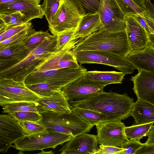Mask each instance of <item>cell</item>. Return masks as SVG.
I'll return each mask as SVG.
<instances>
[{
    "label": "cell",
    "mask_w": 154,
    "mask_h": 154,
    "mask_svg": "<svg viewBox=\"0 0 154 154\" xmlns=\"http://www.w3.org/2000/svg\"><path fill=\"white\" fill-rule=\"evenodd\" d=\"M69 102L71 107L94 110L105 116L108 121L126 119L131 116L134 103L133 98L126 94L104 91Z\"/></svg>",
    "instance_id": "obj_1"
},
{
    "label": "cell",
    "mask_w": 154,
    "mask_h": 154,
    "mask_svg": "<svg viewBox=\"0 0 154 154\" xmlns=\"http://www.w3.org/2000/svg\"><path fill=\"white\" fill-rule=\"evenodd\" d=\"M72 50L104 51L125 57L131 51L125 30L111 32L102 29L82 40Z\"/></svg>",
    "instance_id": "obj_2"
},
{
    "label": "cell",
    "mask_w": 154,
    "mask_h": 154,
    "mask_svg": "<svg viewBox=\"0 0 154 154\" xmlns=\"http://www.w3.org/2000/svg\"><path fill=\"white\" fill-rule=\"evenodd\" d=\"M57 35L44 41L22 60L15 65L0 71V77L25 82L29 75L41 63L57 51Z\"/></svg>",
    "instance_id": "obj_3"
},
{
    "label": "cell",
    "mask_w": 154,
    "mask_h": 154,
    "mask_svg": "<svg viewBox=\"0 0 154 154\" xmlns=\"http://www.w3.org/2000/svg\"><path fill=\"white\" fill-rule=\"evenodd\" d=\"M71 110L70 113L62 114L51 111L41 113L42 119L37 122L44 126L48 131L73 137L89 132L94 126Z\"/></svg>",
    "instance_id": "obj_4"
},
{
    "label": "cell",
    "mask_w": 154,
    "mask_h": 154,
    "mask_svg": "<svg viewBox=\"0 0 154 154\" xmlns=\"http://www.w3.org/2000/svg\"><path fill=\"white\" fill-rule=\"evenodd\" d=\"M87 71L81 65L77 68H66L43 71H34L26 78L25 83L26 84L47 83L60 90L83 76Z\"/></svg>",
    "instance_id": "obj_5"
},
{
    "label": "cell",
    "mask_w": 154,
    "mask_h": 154,
    "mask_svg": "<svg viewBox=\"0 0 154 154\" xmlns=\"http://www.w3.org/2000/svg\"><path fill=\"white\" fill-rule=\"evenodd\" d=\"M86 13L80 5L71 0H61L58 10L54 15L49 30L57 35L64 31L77 29Z\"/></svg>",
    "instance_id": "obj_6"
},
{
    "label": "cell",
    "mask_w": 154,
    "mask_h": 154,
    "mask_svg": "<svg viewBox=\"0 0 154 154\" xmlns=\"http://www.w3.org/2000/svg\"><path fill=\"white\" fill-rule=\"evenodd\" d=\"M73 137L71 135L47 131L25 135L14 143L13 147L22 151L54 149Z\"/></svg>",
    "instance_id": "obj_7"
},
{
    "label": "cell",
    "mask_w": 154,
    "mask_h": 154,
    "mask_svg": "<svg viewBox=\"0 0 154 154\" xmlns=\"http://www.w3.org/2000/svg\"><path fill=\"white\" fill-rule=\"evenodd\" d=\"M74 54L77 61L80 64L106 65L114 67L126 75L132 74L135 69L125 57L114 53L104 51H82Z\"/></svg>",
    "instance_id": "obj_8"
},
{
    "label": "cell",
    "mask_w": 154,
    "mask_h": 154,
    "mask_svg": "<svg viewBox=\"0 0 154 154\" xmlns=\"http://www.w3.org/2000/svg\"><path fill=\"white\" fill-rule=\"evenodd\" d=\"M44 98L28 88L25 82L0 77V105L20 102H34Z\"/></svg>",
    "instance_id": "obj_9"
},
{
    "label": "cell",
    "mask_w": 154,
    "mask_h": 154,
    "mask_svg": "<svg viewBox=\"0 0 154 154\" xmlns=\"http://www.w3.org/2000/svg\"><path fill=\"white\" fill-rule=\"evenodd\" d=\"M97 12L102 24L101 29L111 32L125 30V15L116 0H100Z\"/></svg>",
    "instance_id": "obj_10"
},
{
    "label": "cell",
    "mask_w": 154,
    "mask_h": 154,
    "mask_svg": "<svg viewBox=\"0 0 154 154\" xmlns=\"http://www.w3.org/2000/svg\"><path fill=\"white\" fill-rule=\"evenodd\" d=\"M96 126L98 143L100 145L121 148L129 141L125 134L126 126L121 120L106 121Z\"/></svg>",
    "instance_id": "obj_11"
},
{
    "label": "cell",
    "mask_w": 154,
    "mask_h": 154,
    "mask_svg": "<svg viewBox=\"0 0 154 154\" xmlns=\"http://www.w3.org/2000/svg\"><path fill=\"white\" fill-rule=\"evenodd\" d=\"M79 42V39L69 42L62 48L41 63L35 71H43L66 68L79 67L80 65L78 64L72 50Z\"/></svg>",
    "instance_id": "obj_12"
},
{
    "label": "cell",
    "mask_w": 154,
    "mask_h": 154,
    "mask_svg": "<svg viewBox=\"0 0 154 154\" xmlns=\"http://www.w3.org/2000/svg\"><path fill=\"white\" fill-rule=\"evenodd\" d=\"M25 135L18 121L10 114L0 115V152H7L12 144Z\"/></svg>",
    "instance_id": "obj_13"
},
{
    "label": "cell",
    "mask_w": 154,
    "mask_h": 154,
    "mask_svg": "<svg viewBox=\"0 0 154 154\" xmlns=\"http://www.w3.org/2000/svg\"><path fill=\"white\" fill-rule=\"evenodd\" d=\"M98 144L97 135L85 133L73 137L59 151L61 154H95Z\"/></svg>",
    "instance_id": "obj_14"
},
{
    "label": "cell",
    "mask_w": 154,
    "mask_h": 154,
    "mask_svg": "<svg viewBox=\"0 0 154 154\" xmlns=\"http://www.w3.org/2000/svg\"><path fill=\"white\" fill-rule=\"evenodd\" d=\"M104 86L87 80L82 76L61 89L69 101L80 100L89 95L103 91Z\"/></svg>",
    "instance_id": "obj_15"
},
{
    "label": "cell",
    "mask_w": 154,
    "mask_h": 154,
    "mask_svg": "<svg viewBox=\"0 0 154 154\" xmlns=\"http://www.w3.org/2000/svg\"><path fill=\"white\" fill-rule=\"evenodd\" d=\"M41 0H18L12 3L0 5V12H19L24 16V23L36 19H42L44 11Z\"/></svg>",
    "instance_id": "obj_16"
},
{
    "label": "cell",
    "mask_w": 154,
    "mask_h": 154,
    "mask_svg": "<svg viewBox=\"0 0 154 154\" xmlns=\"http://www.w3.org/2000/svg\"><path fill=\"white\" fill-rule=\"evenodd\" d=\"M125 31L131 51L130 54L143 50L149 42L146 31L131 15H125Z\"/></svg>",
    "instance_id": "obj_17"
},
{
    "label": "cell",
    "mask_w": 154,
    "mask_h": 154,
    "mask_svg": "<svg viewBox=\"0 0 154 154\" xmlns=\"http://www.w3.org/2000/svg\"><path fill=\"white\" fill-rule=\"evenodd\" d=\"M133 90L137 99L154 105V72L141 71L131 77Z\"/></svg>",
    "instance_id": "obj_18"
},
{
    "label": "cell",
    "mask_w": 154,
    "mask_h": 154,
    "mask_svg": "<svg viewBox=\"0 0 154 154\" xmlns=\"http://www.w3.org/2000/svg\"><path fill=\"white\" fill-rule=\"evenodd\" d=\"M38 112L51 111L59 114L70 113L71 108L69 101L61 90L56 91L50 96L34 102Z\"/></svg>",
    "instance_id": "obj_19"
},
{
    "label": "cell",
    "mask_w": 154,
    "mask_h": 154,
    "mask_svg": "<svg viewBox=\"0 0 154 154\" xmlns=\"http://www.w3.org/2000/svg\"><path fill=\"white\" fill-rule=\"evenodd\" d=\"M125 58L138 72H154V47L149 42L143 50L130 53Z\"/></svg>",
    "instance_id": "obj_20"
},
{
    "label": "cell",
    "mask_w": 154,
    "mask_h": 154,
    "mask_svg": "<svg viewBox=\"0 0 154 154\" xmlns=\"http://www.w3.org/2000/svg\"><path fill=\"white\" fill-rule=\"evenodd\" d=\"M30 51L23 42L0 49V71L17 63L27 56Z\"/></svg>",
    "instance_id": "obj_21"
},
{
    "label": "cell",
    "mask_w": 154,
    "mask_h": 154,
    "mask_svg": "<svg viewBox=\"0 0 154 154\" xmlns=\"http://www.w3.org/2000/svg\"><path fill=\"white\" fill-rule=\"evenodd\" d=\"M102 24L99 14L88 13L83 17L72 38L73 40H82L100 30Z\"/></svg>",
    "instance_id": "obj_22"
},
{
    "label": "cell",
    "mask_w": 154,
    "mask_h": 154,
    "mask_svg": "<svg viewBox=\"0 0 154 154\" xmlns=\"http://www.w3.org/2000/svg\"><path fill=\"white\" fill-rule=\"evenodd\" d=\"M126 74L115 71H87L83 76L85 79L104 86L112 84H121Z\"/></svg>",
    "instance_id": "obj_23"
},
{
    "label": "cell",
    "mask_w": 154,
    "mask_h": 154,
    "mask_svg": "<svg viewBox=\"0 0 154 154\" xmlns=\"http://www.w3.org/2000/svg\"><path fill=\"white\" fill-rule=\"evenodd\" d=\"M145 9L141 14L131 15L144 29L149 43L154 47V5L150 0H145Z\"/></svg>",
    "instance_id": "obj_24"
},
{
    "label": "cell",
    "mask_w": 154,
    "mask_h": 154,
    "mask_svg": "<svg viewBox=\"0 0 154 154\" xmlns=\"http://www.w3.org/2000/svg\"><path fill=\"white\" fill-rule=\"evenodd\" d=\"M131 116L136 124L154 123V105L140 99L134 103Z\"/></svg>",
    "instance_id": "obj_25"
},
{
    "label": "cell",
    "mask_w": 154,
    "mask_h": 154,
    "mask_svg": "<svg viewBox=\"0 0 154 154\" xmlns=\"http://www.w3.org/2000/svg\"><path fill=\"white\" fill-rule=\"evenodd\" d=\"M71 108L78 115L93 126L101 122L108 121L105 116L94 110L78 107Z\"/></svg>",
    "instance_id": "obj_26"
},
{
    "label": "cell",
    "mask_w": 154,
    "mask_h": 154,
    "mask_svg": "<svg viewBox=\"0 0 154 154\" xmlns=\"http://www.w3.org/2000/svg\"><path fill=\"white\" fill-rule=\"evenodd\" d=\"M51 35L48 30H34L31 33L23 42L26 47L31 51L40 45L44 41L50 38Z\"/></svg>",
    "instance_id": "obj_27"
},
{
    "label": "cell",
    "mask_w": 154,
    "mask_h": 154,
    "mask_svg": "<svg viewBox=\"0 0 154 154\" xmlns=\"http://www.w3.org/2000/svg\"><path fill=\"white\" fill-rule=\"evenodd\" d=\"M2 106L3 112L11 114L16 112L30 111L38 112L34 102H20L8 103Z\"/></svg>",
    "instance_id": "obj_28"
},
{
    "label": "cell",
    "mask_w": 154,
    "mask_h": 154,
    "mask_svg": "<svg viewBox=\"0 0 154 154\" xmlns=\"http://www.w3.org/2000/svg\"><path fill=\"white\" fill-rule=\"evenodd\" d=\"M154 122L143 124H136L130 126L126 127L125 133L129 140H140L146 136L149 130L153 125Z\"/></svg>",
    "instance_id": "obj_29"
},
{
    "label": "cell",
    "mask_w": 154,
    "mask_h": 154,
    "mask_svg": "<svg viewBox=\"0 0 154 154\" xmlns=\"http://www.w3.org/2000/svg\"><path fill=\"white\" fill-rule=\"evenodd\" d=\"M34 30L35 29L32 25L10 38L0 42V49L10 47L23 43L29 34Z\"/></svg>",
    "instance_id": "obj_30"
},
{
    "label": "cell",
    "mask_w": 154,
    "mask_h": 154,
    "mask_svg": "<svg viewBox=\"0 0 154 154\" xmlns=\"http://www.w3.org/2000/svg\"><path fill=\"white\" fill-rule=\"evenodd\" d=\"M23 17V14L18 11L0 12V20L3 22L8 28L25 23Z\"/></svg>",
    "instance_id": "obj_31"
},
{
    "label": "cell",
    "mask_w": 154,
    "mask_h": 154,
    "mask_svg": "<svg viewBox=\"0 0 154 154\" xmlns=\"http://www.w3.org/2000/svg\"><path fill=\"white\" fill-rule=\"evenodd\" d=\"M26 85L27 87L31 91L44 98L49 97L56 91L60 90L50 84L47 83H38Z\"/></svg>",
    "instance_id": "obj_32"
},
{
    "label": "cell",
    "mask_w": 154,
    "mask_h": 154,
    "mask_svg": "<svg viewBox=\"0 0 154 154\" xmlns=\"http://www.w3.org/2000/svg\"><path fill=\"white\" fill-rule=\"evenodd\" d=\"M61 0H44L42 7L43 10L45 18L50 24L57 11Z\"/></svg>",
    "instance_id": "obj_33"
},
{
    "label": "cell",
    "mask_w": 154,
    "mask_h": 154,
    "mask_svg": "<svg viewBox=\"0 0 154 154\" xmlns=\"http://www.w3.org/2000/svg\"><path fill=\"white\" fill-rule=\"evenodd\" d=\"M125 15L141 14L143 11L133 0H116Z\"/></svg>",
    "instance_id": "obj_34"
},
{
    "label": "cell",
    "mask_w": 154,
    "mask_h": 154,
    "mask_svg": "<svg viewBox=\"0 0 154 154\" xmlns=\"http://www.w3.org/2000/svg\"><path fill=\"white\" fill-rule=\"evenodd\" d=\"M25 135H29L47 131L45 127L35 122L18 121Z\"/></svg>",
    "instance_id": "obj_35"
},
{
    "label": "cell",
    "mask_w": 154,
    "mask_h": 154,
    "mask_svg": "<svg viewBox=\"0 0 154 154\" xmlns=\"http://www.w3.org/2000/svg\"><path fill=\"white\" fill-rule=\"evenodd\" d=\"M10 115L18 121L37 122L39 121L42 118L41 114L38 112L19 111L15 112Z\"/></svg>",
    "instance_id": "obj_36"
},
{
    "label": "cell",
    "mask_w": 154,
    "mask_h": 154,
    "mask_svg": "<svg viewBox=\"0 0 154 154\" xmlns=\"http://www.w3.org/2000/svg\"><path fill=\"white\" fill-rule=\"evenodd\" d=\"M76 29L66 30L59 33L57 35V43L56 49L57 51L62 48L67 43L72 40Z\"/></svg>",
    "instance_id": "obj_37"
},
{
    "label": "cell",
    "mask_w": 154,
    "mask_h": 154,
    "mask_svg": "<svg viewBox=\"0 0 154 154\" xmlns=\"http://www.w3.org/2000/svg\"><path fill=\"white\" fill-rule=\"evenodd\" d=\"M75 4L80 5L88 13L94 14L97 12L100 0H71Z\"/></svg>",
    "instance_id": "obj_38"
},
{
    "label": "cell",
    "mask_w": 154,
    "mask_h": 154,
    "mask_svg": "<svg viewBox=\"0 0 154 154\" xmlns=\"http://www.w3.org/2000/svg\"><path fill=\"white\" fill-rule=\"evenodd\" d=\"M32 25V23L29 22L18 26L8 28L4 32L0 34V42L10 38Z\"/></svg>",
    "instance_id": "obj_39"
},
{
    "label": "cell",
    "mask_w": 154,
    "mask_h": 154,
    "mask_svg": "<svg viewBox=\"0 0 154 154\" xmlns=\"http://www.w3.org/2000/svg\"><path fill=\"white\" fill-rule=\"evenodd\" d=\"M143 144L144 143L140 141V140H129L128 142L122 146L121 148L125 149V150L121 154H134L141 147Z\"/></svg>",
    "instance_id": "obj_40"
},
{
    "label": "cell",
    "mask_w": 154,
    "mask_h": 154,
    "mask_svg": "<svg viewBox=\"0 0 154 154\" xmlns=\"http://www.w3.org/2000/svg\"><path fill=\"white\" fill-rule=\"evenodd\" d=\"M99 149L95 154H121L125 150L122 148L115 146L99 145Z\"/></svg>",
    "instance_id": "obj_41"
},
{
    "label": "cell",
    "mask_w": 154,
    "mask_h": 154,
    "mask_svg": "<svg viewBox=\"0 0 154 154\" xmlns=\"http://www.w3.org/2000/svg\"><path fill=\"white\" fill-rule=\"evenodd\" d=\"M154 154V144L143 146L137 150L134 154Z\"/></svg>",
    "instance_id": "obj_42"
},
{
    "label": "cell",
    "mask_w": 154,
    "mask_h": 154,
    "mask_svg": "<svg viewBox=\"0 0 154 154\" xmlns=\"http://www.w3.org/2000/svg\"><path fill=\"white\" fill-rule=\"evenodd\" d=\"M146 136L148 138L145 143L146 145L154 144V125H152L149 130Z\"/></svg>",
    "instance_id": "obj_43"
},
{
    "label": "cell",
    "mask_w": 154,
    "mask_h": 154,
    "mask_svg": "<svg viewBox=\"0 0 154 154\" xmlns=\"http://www.w3.org/2000/svg\"><path fill=\"white\" fill-rule=\"evenodd\" d=\"M133 1L137 4L143 10L145 9V0H133Z\"/></svg>",
    "instance_id": "obj_44"
},
{
    "label": "cell",
    "mask_w": 154,
    "mask_h": 154,
    "mask_svg": "<svg viewBox=\"0 0 154 154\" xmlns=\"http://www.w3.org/2000/svg\"><path fill=\"white\" fill-rule=\"evenodd\" d=\"M18 0H0V5L10 4L13 3Z\"/></svg>",
    "instance_id": "obj_45"
},
{
    "label": "cell",
    "mask_w": 154,
    "mask_h": 154,
    "mask_svg": "<svg viewBox=\"0 0 154 154\" xmlns=\"http://www.w3.org/2000/svg\"><path fill=\"white\" fill-rule=\"evenodd\" d=\"M42 152H40L38 153V154H53L54 152H53L52 150H51L49 151L45 152L43 151V150H42Z\"/></svg>",
    "instance_id": "obj_46"
}]
</instances>
